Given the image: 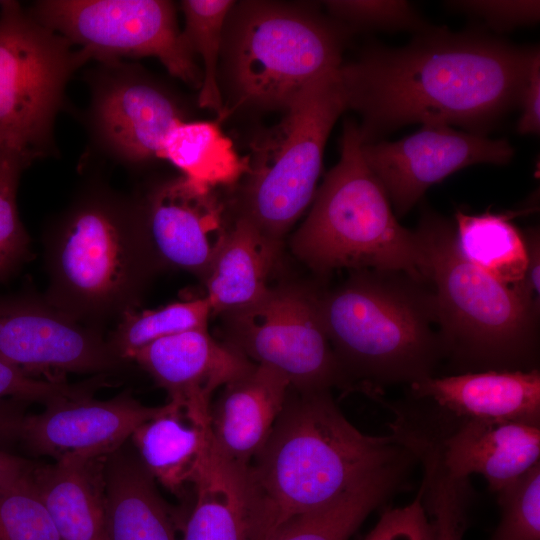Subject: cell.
<instances>
[{
  "mask_svg": "<svg viewBox=\"0 0 540 540\" xmlns=\"http://www.w3.org/2000/svg\"><path fill=\"white\" fill-rule=\"evenodd\" d=\"M539 49L480 31L428 27L406 46L367 47L339 76L362 143L413 123L485 135L518 106Z\"/></svg>",
  "mask_w": 540,
  "mask_h": 540,
  "instance_id": "1",
  "label": "cell"
},
{
  "mask_svg": "<svg viewBox=\"0 0 540 540\" xmlns=\"http://www.w3.org/2000/svg\"><path fill=\"white\" fill-rule=\"evenodd\" d=\"M406 452L391 434L358 430L330 390L290 389L243 476L249 540H267L289 520L328 504Z\"/></svg>",
  "mask_w": 540,
  "mask_h": 540,
  "instance_id": "2",
  "label": "cell"
},
{
  "mask_svg": "<svg viewBox=\"0 0 540 540\" xmlns=\"http://www.w3.org/2000/svg\"><path fill=\"white\" fill-rule=\"evenodd\" d=\"M409 274L355 270L320 293L325 331L347 390L374 399L395 384L434 376L443 360L433 290Z\"/></svg>",
  "mask_w": 540,
  "mask_h": 540,
  "instance_id": "3",
  "label": "cell"
},
{
  "mask_svg": "<svg viewBox=\"0 0 540 540\" xmlns=\"http://www.w3.org/2000/svg\"><path fill=\"white\" fill-rule=\"evenodd\" d=\"M415 231L423 277L433 285L443 359L456 374L537 369L540 310L471 263L442 215L423 207Z\"/></svg>",
  "mask_w": 540,
  "mask_h": 540,
  "instance_id": "4",
  "label": "cell"
},
{
  "mask_svg": "<svg viewBox=\"0 0 540 540\" xmlns=\"http://www.w3.org/2000/svg\"><path fill=\"white\" fill-rule=\"evenodd\" d=\"M46 299L76 320L99 328L136 310L155 271L136 204L107 191L80 197L46 237Z\"/></svg>",
  "mask_w": 540,
  "mask_h": 540,
  "instance_id": "5",
  "label": "cell"
},
{
  "mask_svg": "<svg viewBox=\"0 0 540 540\" xmlns=\"http://www.w3.org/2000/svg\"><path fill=\"white\" fill-rule=\"evenodd\" d=\"M349 33L310 5L235 2L222 34L219 86L234 107L285 109L307 84L340 68Z\"/></svg>",
  "mask_w": 540,
  "mask_h": 540,
  "instance_id": "6",
  "label": "cell"
},
{
  "mask_svg": "<svg viewBox=\"0 0 540 540\" xmlns=\"http://www.w3.org/2000/svg\"><path fill=\"white\" fill-rule=\"evenodd\" d=\"M354 119L344 122L340 159L316 190L291 248L319 274L337 269L404 272L426 282L415 230L403 227L362 154Z\"/></svg>",
  "mask_w": 540,
  "mask_h": 540,
  "instance_id": "7",
  "label": "cell"
},
{
  "mask_svg": "<svg viewBox=\"0 0 540 540\" xmlns=\"http://www.w3.org/2000/svg\"><path fill=\"white\" fill-rule=\"evenodd\" d=\"M284 110L253 139L248 171L228 200L234 218L280 244L314 198L326 141L346 110L339 69L307 84Z\"/></svg>",
  "mask_w": 540,
  "mask_h": 540,
  "instance_id": "8",
  "label": "cell"
},
{
  "mask_svg": "<svg viewBox=\"0 0 540 540\" xmlns=\"http://www.w3.org/2000/svg\"><path fill=\"white\" fill-rule=\"evenodd\" d=\"M0 148L42 156L72 73L87 61L16 1L0 4Z\"/></svg>",
  "mask_w": 540,
  "mask_h": 540,
  "instance_id": "9",
  "label": "cell"
},
{
  "mask_svg": "<svg viewBox=\"0 0 540 540\" xmlns=\"http://www.w3.org/2000/svg\"><path fill=\"white\" fill-rule=\"evenodd\" d=\"M319 299L320 293L302 285L270 287L253 305L222 316L224 343L280 373L294 391L347 390Z\"/></svg>",
  "mask_w": 540,
  "mask_h": 540,
  "instance_id": "10",
  "label": "cell"
},
{
  "mask_svg": "<svg viewBox=\"0 0 540 540\" xmlns=\"http://www.w3.org/2000/svg\"><path fill=\"white\" fill-rule=\"evenodd\" d=\"M89 60L153 56L168 72L200 88L202 72L179 31L173 3L162 0H48L28 12Z\"/></svg>",
  "mask_w": 540,
  "mask_h": 540,
  "instance_id": "11",
  "label": "cell"
},
{
  "mask_svg": "<svg viewBox=\"0 0 540 540\" xmlns=\"http://www.w3.org/2000/svg\"><path fill=\"white\" fill-rule=\"evenodd\" d=\"M0 361L52 381L65 380V373L99 376L128 363L100 328L76 320L46 297L27 294L0 297Z\"/></svg>",
  "mask_w": 540,
  "mask_h": 540,
  "instance_id": "12",
  "label": "cell"
},
{
  "mask_svg": "<svg viewBox=\"0 0 540 540\" xmlns=\"http://www.w3.org/2000/svg\"><path fill=\"white\" fill-rule=\"evenodd\" d=\"M135 204L155 271L179 270L203 279L234 222L228 201L181 176L156 185Z\"/></svg>",
  "mask_w": 540,
  "mask_h": 540,
  "instance_id": "13",
  "label": "cell"
},
{
  "mask_svg": "<svg viewBox=\"0 0 540 540\" xmlns=\"http://www.w3.org/2000/svg\"><path fill=\"white\" fill-rule=\"evenodd\" d=\"M361 150L396 216H404L430 186L456 171L481 163L504 165L514 155L506 139H490L441 124L422 125L393 142L362 143Z\"/></svg>",
  "mask_w": 540,
  "mask_h": 540,
  "instance_id": "14",
  "label": "cell"
},
{
  "mask_svg": "<svg viewBox=\"0 0 540 540\" xmlns=\"http://www.w3.org/2000/svg\"><path fill=\"white\" fill-rule=\"evenodd\" d=\"M165 405L141 404L129 392L109 400L92 396L58 400L36 415H26L20 438L33 454L93 461L114 452L145 422L157 417Z\"/></svg>",
  "mask_w": 540,
  "mask_h": 540,
  "instance_id": "15",
  "label": "cell"
},
{
  "mask_svg": "<svg viewBox=\"0 0 540 540\" xmlns=\"http://www.w3.org/2000/svg\"><path fill=\"white\" fill-rule=\"evenodd\" d=\"M434 424L510 421L540 425V371L488 370L430 376L409 385L399 401Z\"/></svg>",
  "mask_w": 540,
  "mask_h": 540,
  "instance_id": "16",
  "label": "cell"
},
{
  "mask_svg": "<svg viewBox=\"0 0 540 540\" xmlns=\"http://www.w3.org/2000/svg\"><path fill=\"white\" fill-rule=\"evenodd\" d=\"M92 120L109 150L132 163L161 158L169 132L187 121L171 92L131 71L109 75L97 86Z\"/></svg>",
  "mask_w": 540,
  "mask_h": 540,
  "instance_id": "17",
  "label": "cell"
},
{
  "mask_svg": "<svg viewBox=\"0 0 540 540\" xmlns=\"http://www.w3.org/2000/svg\"><path fill=\"white\" fill-rule=\"evenodd\" d=\"M394 417L435 442L442 464L452 476L482 475L495 493L540 463V425L510 421L440 425Z\"/></svg>",
  "mask_w": 540,
  "mask_h": 540,
  "instance_id": "18",
  "label": "cell"
},
{
  "mask_svg": "<svg viewBox=\"0 0 540 540\" xmlns=\"http://www.w3.org/2000/svg\"><path fill=\"white\" fill-rule=\"evenodd\" d=\"M169 397L196 418L210 420L213 393L254 363L207 329L165 337L140 349L132 358Z\"/></svg>",
  "mask_w": 540,
  "mask_h": 540,
  "instance_id": "19",
  "label": "cell"
},
{
  "mask_svg": "<svg viewBox=\"0 0 540 540\" xmlns=\"http://www.w3.org/2000/svg\"><path fill=\"white\" fill-rule=\"evenodd\" d=\"M290 390L280 373L253 364L222 387L210 408L212 448L238 472L245 474L265 444Z\"/></svg>",
  "mask_w": 540,
  "mask_h": 540,
  "instance_id": "20",
  "label": "cell"
},
{
  "mask_svg": "<svg viewBox=\"0 0 540 540\" xmlns=\"http://www.w3.org/2000/svg\"><path fill=\"white\" fill-rule=\"evenodd\" d=\"M103 463L107 540H177L174 517L137 452L123 445Z\"/></svg>",
  "mask_w": 540,
  "mask_h": 540,
  "instance_id": "21",
  "label": "cell"
},
{
  "mask_svg": "<svg viewBox=\"0 0 540 540\" xmlns=\"http://www.w3.org/2000/svg\"><path fill=\"white\" fill-rule=\"evenodd\" d=\"M98 460L32 463L29 481L63 540H107L103 479L101 469L96 467Z\"/></svg>",
  "mask_w": 540,
  "mask_h": 540,
  "instance_id": "22",
  "label": "cell"
},
{
  "mask_svg": "<svg viewBox=\"0 0 540 540\" xmlns=\"http://www.w3.org/2000/svg\"><path fill=\"white\" fill-rule=\"evenodd\" d=\"M281 244L262 234L248 220L235 217L232 228L202 279L212 315L247 308L270 289V273Z\"/></svg>",
  "mask_w": 540,
  "mask_h": 540,
  "instance_id": "23",
  "label": "cell"
},
{
  "mask_svg": "<svg viewBox=\"0 0 540 540\" xmlns=\"http://www.w3.org/2000/svg\"><path fill=\"white\" fill-rule=\"evenodd\" d=\"M130 438L153 479L173 493L195 484L212 449L210 421L192 416L174 401Z\"/></svg>",
  "mask_w": 540,
  "mask_h": 540,
  "instance_id": "24",
  "label": "cell"
},
{
  "mask_svg": "<svg viewBox=\"0 0 540 540\" xmlns=\"http://www.w3.org/2000/svg\"><path fill=\"white\" fill-rule=\"evenodd\" d=\"M414 461L410 453L403 454L328 504L289 520L267 540H349L375 509L405 486Z\"/></svg>",
  "mask_w": 540,
  "mask_h": 540,
  "instance_id": "25",
  "label": "cell"
},
{
  "mask_svg": "<svg viewBox=\"0 0 540 540\" xmlns=\"http://www.w3.org/2000/svg\"><path fill=\"white\" fill-rule=\"evenodd\" d=\"M161 158L207 190L233 188L247 173L249 164L248 156H240L219 125L210 121L177 124L164 141Z\"/></svg>",
  "mask_w": 540,
  "mask_h": 540,
  "instance_id": "26",
  "label": "cell"
},
{
  "mask_svg": "<svg viewBox=\"0 0 540 540\" xmlns=\"http://www.w3.org/2000/svg\"><path fill=\"white\" fill-rule=\"evenodd\" d=\"M243 476L211 449L182 540H249Z\"/></svg>",
  "mask_w": 540,
  "mask_h": 540,
  "instance_id": "27",
  "label": "cell"
},
{
  "mask_svg": "<svg viewBox=\"0 0 540 540\" xmlns=\"http://www.w3.org/2000/svg\"><path fill=\"white\" fill-rule=\"evenodd\" d=\"M519 212L455 213L456 241L461 253L474 265L505 284L523 279L527 251L523 231L511 219Z\"/></svg>",
  "mask_w": 540,
  "mask_h": 540,
  "instance_id": "28",
  "label": "cell"
},
{
  "mask_svg": "<svg viewBox=\"0 0 540 540\" xmlns=\"http://www.w3.org/2000/svg\"><path fill=\"white\" fill-rule=\"evenodd\" d=\"M210 316L211 308L204 296L169 303L153 310H132L119 319L107 340L114 352L129 362L140 349L154 341L207 329Z\"/></svg>",
  "mask_w": 540,
  "mask_h": 540,
  "instance_id": "29",
  "label": "cell"
},
{
  "mask_svg": "<svg viewBox=\"0 0 540 540\" xmlns=\"http://www.w3.org/2000/svg\"><path fill=\"white\" fill-rule=\"evenodd\" d=\"M235 1L185 0L181 7L185 17L182 36L191 53L203 62L202 84L198 95L201 108L211 109L225 116L218 69L222 34L226 17Z\"/></svg>",
  "mask_w": 540,
  "mask_h": 540,
  "instance_id": "30",
  "label": "cell"
},
{
  "mask_svg": "<svg viewBox=\"0 0 540 540\" xmlns=\"http://www.w3.org/2000/svg\"><path fill=\"white\" fill-rule=\"evenodd\" d=\"M32 161L25 153L0 148V282L20 269L31 253L16 199L20 176Z\"/></svg>",
  "mask_w": 540,
  "mask_h": 540,
  "instance_id": "31",
  "label": "cell"
},
{
  "mask_svg": "<svg viewBox=\"0 0 540 540\" xmlns=\"http://www.w3.org/2000/svg\"><path fill=\"white\" fill-rule=\"evenodd\" d=\"M29 470L19 481L0 486V540H63L29 481Z\"/></svg>",
  "mask_w": 540,
  "mask_h": 540,
  "instance_id": "32",
  "label": "cell"
},
{
  "mask_svg": "<svg viewBox=\"0 0 540 540\" xmlns=\"http://www.w3.org/2000/svg\"><path fill=\"white\" fill-rule=\"evenodd\" d=\"M496 493L500 521L489 540H540V463Z\"/></svg>",
  "mask_w": 540,
  "mask_h": 540,
  "instance_id": "33",
  "label": "cell"
},
{
  "mask_svg": "<svg viewBox=\"0 0 540 540\" xmlns=\"http://www.w3.org/2000/svg\"><path fill=\"white\" fill-rule=\"evenodd\" d=\"M465 528L457 521L436 522L419 488L409 504L385 509L363 540H463Z\"/></svg>",
  "mask_w": 540,
  "mask_h": 540,
  "instance_id": "34",
  "label": "cell"
},
{
  "mask_svg": "<svg viewBox=\"0 0 540 540\" xmlns=\"http://www.w3.org/2000/svg\"><path fill=\"white\" fill-rule=\"evenodd\" d=\"M331 18L353 30H410L429 26L416 9L403 0H334L324 2Z\"/></svg>",
  "mask_w": 540,
  "mask_h": 540,
  "instance_id": "35",
  "label": "cell"
},
{
  "mask_svg": "<svg viewBox=\"0 0 540 540\" xmlns=\"http://www.w3.org/2000/svg\"><path fill=\"white\" fill-rule=\"evenodd\" d=\"M93 391L90 381L70 384L65 380L39 379L0 361V400L17 399L48 405L58 400L89 395Z\"/></svg>",
  "mask_w": 540,
  "mask_h": 540,
  "instance_id": "36",
  "label": "cell"
},
{
  "mask_svg": "<svg viewBox=\"0 0 540 540\" xmlns=\"http://www.w3.org/2000/svg\"><path fill=\"white\" fill-rule=\"evenodd\" d=\"M446 5L484 20L488 27L499 32L535 24L540 17V2L534 0H462L448 1Z\"/></svg>",
  "mask_w": 540,
  "mask_h": 540,
  "instance_id": "37",
  "label": "cell"
},
{
  "mask_svg": "<svg viewBox=\"0 0 540 540\" xmlns=\"http://www.w3.org/2000/svg\"><path fill=\"white\" fill-rule=\"evenodd\" d=\"M527 265L523 279L520 283L512 286L522 298L532 306L540 310V237L536 228L523 231Z\"/></svg>",
  "mask_w": 540,
  "mask_h": 540,
  "instance_id": "38",
  "label": "cell"
},
{
  "mask_svg": "<svg viewBox=\"0 0 540 540\" xmlns=\"http://www.w3.org/2000/svg\"><path fill=\"white\" fill-rule=\"evenodd\" d=\"M540 57L531 68L527 83L521 93L519 104L521 117L517 122L520 134H539L540 131Z\"/></svg>",
  "mask_w": 540,
  "mask_h": 540,
  "instance_id": "39",
  "label": "cell"
},
{
  "mask_svg": "<svg viewBox=\"0 0 540 540\" xmlns=\"http://www.w3.org/2000/svg\"><path fill=\"white\" fill-rule=\"evenodd\" d=\"M28 402L17 399L0 400V449L20 438L25 406Z\"/></svg>",
  "mask_w": 540,
  "mask_h": 540,
  "instance_id": "40",
  "label": "cell"
},
{
  "mask_svg": "<svg viewBox=\"0 0 540 540\" xmlns=\"http://www.w3.org/2000/svg\"><path fill=\"white\" fill-rule=\"evenodd\" d=\"M32 461L11 455L0 449V486L10 485L22 479Z\"/></svg>",
  "mask_w": 540,
  "mask_h": 540,
  "instance_id": "41",
  "label": "cell"
}]
</instances>
